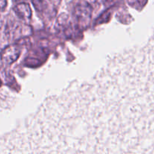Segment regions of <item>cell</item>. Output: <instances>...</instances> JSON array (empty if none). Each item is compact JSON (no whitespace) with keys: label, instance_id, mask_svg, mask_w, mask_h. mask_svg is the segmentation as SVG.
Segmentation results:
<instances>
[{"label":"cell","instance_id":"1","mask_svg":"<svg viewBox=\"0 0 154 154\" xmlns=\"http://www.w3.org/2000/svg\"><path fill=\"white\" fill-rule=\"evenodd\" d=\"M131 88L140 135L148 153H154V34L132 51Z\"/></svg>","mask_w":154,"mask_h":154},{"label":"cell","instance_id":"2","mask_svg":"<svg viewBox=\"0 0 154 154\" xmlns=\"http://www.w3.org/2000/svg\"><path fill=\"white\" fill-rule=\"evenodd\" d=\"M20 54V48L17 45H9L1 53V59L5 64L10 65L16 61Z\"/></svg>","mask_w":154,"mask_h":154},{"label":"cell","instance_id":"3","mask_svg":"<svg viewBox=\"0 0 154 154\" xmlns=\"http://www.w3.org/2000/svg\"><path fill=\"white\" fill-rule=\"evenodd\" d=\"M91 11V7L87 3L78 5L75 9L77 19L81 23H87V21H90Z\"/></svg>","mask_w":154,"mask_h":154},{"label":"cell","instance_id":"4","mask_svg":"<svg viewBox=\"0 0 154 154\" xmlns=\"http://www.w3.org/2000/svg\"><path fill=\"white\" fill-rule=\"evenodd\" d=\"M15 13L18 15L20 18L27 20L30 19L32 16V11L30 6L26 3H19L14 7Z\"/></svg>","mask_w":154,"mask_h":154},{"label":"cell","instance_id":"5","mask_svg":"<svg viewBox=\"0 0 154 154\" xmlns=\"http://www.w3.org/2000/svg\"><path fill=\"white\" fill-rule=\"evenodd\" d=\"M129 5L135 8H138V7H142L145 5V3L147 2V0H128Z\"/></svg>","mask_w":154,"mask_h":154},{"label":"cell","instance_id":"6","mask_svg":"<svg viewBox=\"0 0 154 154\" xmlns=\"http://www.w3.org/2000/svg\"><path fill=\"white\" fill-rule=\"evenodd\" d=\"M33 5H34L35 8L37 9L38 11H42L44 9V6H45V3H44L43 0H32Z\"/></svg>","mask_w":154,"mask_h":154},{"label":"cell","instance_id":"7","mask_svg":"<svg viewBox=\"0 0 154 154\" xmlns=\"http://www.w3.org/2000/svg\"><path fill=\"white\" fill-rule=\"evenodd\" d=\"M7 5V1L6 0H0V11L3 10Z\"/></svg>","mask_w":154,"mask_h":154},{"label":"cell","instance_id":"8","mask_svg":"<svg viewBox=\"0 0 154 154\" xmlns=\"http://www.w3.org/2000/svg\"><path fill=\"white\" fill-rule=\"evenodd\" d=\"M102 1H103L104 4H105V5H107L112 3L113 2H114V0H102Z\"/></svg>","mask_w":154,"mask_h":154},{"label":"cell","instance_id":"9","mask_svg":"<svg viewBox=\"0 0 154 154\" xmlns=\"http://www.w3.org/2000/svg\"><path fill=\"white\" fill-rule=\"evenodd\" d=\"M26 0H14V2L16 3H17V4H19V3H22V2H26Z\"/></svg>","mask_w":154,"mask_h":154}]
</instances>
